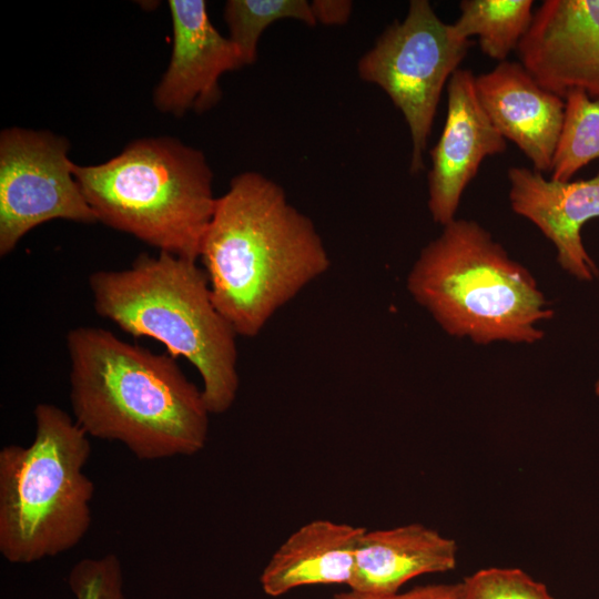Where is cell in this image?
<instances>
[{"instance_id":"obj_1","label":"cell","mask_w":599,"mask_h":599,"mask_svg":"<svg viewBox=\"0 0 599 599\" xmlns=\"http://www.w3.org/2000/svg\"><path fill=\"white\" fill-rule=\"evenodd\" d=\"M199 258L215 307L243 337L257 336L331 266L312 220L258 172L237 174L216 199Z\"/></svg>"},{"instance_id":"obj_2","label":"cell","mask_w":599,"mask_h":599,"mask_svg":"<svg viewBox=\"0 0 599 599\" xmlns=\"http://www.w3.org/2000/svg\"><path fill=\"white\" fill-rule=\"evenodd\" d=\"M67 349L73 418L88 436L119 441L139 460L205 447L211 413L175 357L93 326L69 331Z\"/></svg>"},{"instance_id":"obj_3","label":"cell","mask_w":599,"mask_h":599,"mask_svg":"<svg viewBox=\"0 0 599 599\" xmlns=\"http://www.w3.org/2000/svg\"><path fill=\"white\" fill-rule=\"evenodd\" d=\"M197 261L141 253L129 268L89 276L95 313L134 337H151L199 372L211 414L234 404L240 377L236 333L215 307Z\"/></svg>"},{"instance_id":"obj_4","label":"cell","mask_w":599,"mask_h":599,"mask_svg":"<svg viewBox=\"0 0 599 599\" xmlns=\"http://www.w3.org/2000/svg\"><path fill=\"white\" fill-rule=\"evenodd\" d=\"M420 252L407 290L449 335L532 344L554 311L529 271L475 221L457 220Z\"/></svg>"},{"instance_id":"obj_5","label":"cell","mask_w":599,"mask_h":599,"mask_svg":"<svg viewBox=\"0 0 599 599\" xmlns=\"http://www.w3.org/2000/svg\"><path fill=\"white\" fill-rule=\"evenodd\" d=\"M72 174L98 222L199 260L217 199L202 151L172 136L143 138L106 162L72 163Z\"/></svg>"},{"instance_id":"obj_6","label":"cell","mask_w":599,"mask_h":599,"mask_svg":"<svg viewBox=\"0 0 599 599\" xmlns=\"http://www.w3.org/2000/svg\"><path fill=\"white\" fill-rule=\"evenodd\" d=\"M33 415L32 443L0 450V554L17 565L72 549L92 520L88 434L53 404H38Z\"/></svg>"},{"instance_id":"obj_7","label":"cell","mask_w":599,"mask_h":599,"mask_svg":"<svg viewBox=\"0 0 599 599\" xmlns=\"http://www.w3.org/2000/svg\"><path fill=\"white\" fill-rule=\"evenodd\" d=\"M470 47L429 1L412 0L406 17L393 22L358 61L361 79L382 88L404 115L412 138V174L424 169L443 89Z\"/></svg>"},{"instance_id":"obj_8","label":"cell","mask_w":599,"mask_h":599,"mask_svg":"<svg viewBox=\"0 0 599 599\" xmlns=\"http://www.w3.org/2000/svg\"><path fill=\"white\" fill-rule=\"evenodd\" d=\"M64 136L48 130L8 128L0 133V255L52 220L95 223L68 156Z\"/></svg>"},{"instance_id":"obj_9","label":"cell","mask_w":599,"mask_h":599,"mask_svg":"<svg viewBox=\"0 0 599 599\" xmlns=\"http://www.w3.org/2000/svg\"><path fill=\"white\" fill-rule=\"evenodd\" d=\"M517 50L547 91L599 99V0H545Z\"/></svg>"},{"instance_id":"obj_10","label":"cell","mask_w":599,"mask_h":599,"mask_svg":"<svg viewBox=\"0 0 599 599\" xmlns=\"http://www.w3.org/2000/svg\"><path fill=\"white\" fill-rule=\"evenodd\" d=\"M173 44L170 63L153 93L155 108L175 116L202 113L219 103L220 78L244 67L230 38L210 20L204 0H170Z\"/></svg>"},{"instance_id":"obj_11","label":"cell","mask_w":599,"mask_h":599,"mask_svg":"<svg viewBox=\"0 0 599 599\" xmlns=\"http://www.w3.org/2000/svg\"><path fill=\"white\" fill-rule=\"evenodd\" d=\"M470 70L458 69L447 83V113L438 142L430 151L428 209L445 226L455 220L463 193L481 162L502 153L506 139L483 109Z\"/></svg>"},{"instance_id":"obj_12","label":"cell","mask_w":599,"mask_h":599,"mask_svg":"<svg viewBox=\"0 0 599 599\" xmlns=\"http://www.w3.org/2000/svg\"><path fill=\"white\" fill-rule=\"evenodd\" d=\"M512 211L534 223L554 244L557 262L579 281L599 275L587 253L581 229L599 219V171L588 180L555 181L525 166L508 170Z\"/></svg>"},{"instance_id":"obj_13","label":"cell","mask_w":599,"mask_h":599,"mask_svg":"<svg viewBox=\"0 0 599 599\" xmlns=\"http://www.w3.org/2000/svg\"><path fill=\"white\" fill-rule=\"evenodd\" d=\"M479 102L498 132L514 142L534 170L551 171L565 100L538 84L520 62H499L475 77Z\"/></svg>"},{"instance_id":"obj_14","label":"cell","mask_w":599,"mask_h":599,"mask_svg":"<svg viewBox=\"0 0 599 599\" xmlns=\"http://www.w3.org/2000/svg\"><path fill=\"white\" fill-rule=\"evenodd\" d=\"M455 540L422 524L363 532L355 556L349 589L390 596L407 581L456 566Z\"/></svg>"},{"instance_id":"obj_15","label":"cell","mask_w":599,"mask_h":599,"mask_svg":"<svg viewBox=\"0 0 599 599\" xmlns=\"http://www.w3.org/2000/svg\"><path fill=\"white\" fill-rule=\"evenodd\" d=\"M365 528L329 519H315L294 531L274 551L260 582L271 597L303 586L346 583L355 565Z\"/></svg>"},{"instance_id":"obj_16","label":"cell","mask_w":599,"mask_h":599,"mask_svg":"<svg viewBox=\"0 0 599 599\" xmlns=\"http://www.w3.org/2000/svg\"><path fill=\"white\" fill-rule=\"evenodd\" d=\"M532 6V0H463L451 24L463 39L477 35L481 51L504 62L530 28Z\"/></svg>"},{"instance_id":"obj_17","label":"cell","mask_w":599,"mask_h":599,"mask_svg":"<svg viewBox=\"0 0 599 599\" xmlns=\"http://www.w3.org/2000/svg\"><path fill=\"white\" fill-rule=\"evenodd\" d=\"M564 100V121L550 179L567 182L580 169L599 159V99L572 90Z\"/></svg>"},{"instance_id":"obj_18","label":"cell","mask_w":599,"mask_h":599,"mask_svg":"<svg viewBox=\"0 0 599 599\" xmlns=\"http://www.w3.org/2000/svg\"><path fill=\"white\" fill-rule=\"evenodd\" d=\"M281 19H295L312 27L317 24L311 3L305 0L226 1L224 20L230 30L229 38L238 49L244 65L255 62L261 34Z\"/></svg>"},{"instance_id":"obj_19","label":"cell","mask_w":599,"mask_h":599,"mask_svg":"<svg viewBox=\"0 0 599 599\" xmlns=\"http://www.w3.org/2000/svg\"><path fill=\"white\" fill-rule=\"evenodd\" d=\"M456 599H554L546 586L518 568H487L458 583Z\"/></svg>"},{"instance_id":"obj_20","label":"cell","mask_w":599,"mask_h":599,"mask_svg":"<svg viewBox=\"0 0 599 599\" xmlns=\"http://www.w3.org/2000/svg\"><path fill=\"white\" fill-rule=\"evenodd\" d=\"M67 580L75 599H126L121 560L114 554L79 560Z\"/></svg>"},{"instance_id":"obj_21","label":"cell","mask_w":599,"mask_h":599,"mask_svg":"<svg viewBox=\"0 0 599 599\" xmlns=\"http://www.w3.org/2000/svg\"><path fill=\"white\" fill-rule=\"evenodd\" d=\"M458 583H430L390 596H375L355 590L335 593L331 599H456Z\"/></svg>"},{"instance_id":"obj_22","label":"cell","mask_w":599,"mask_h":599,"mask_svg":"<svg viewBox=\"0 0 599 599\" xmlns=\"http://www.w3.org/2000/svg\"><path fill=\"white\" fill-rule=\"evenodd\" d=\"M311 7L317 23L341 26L348 21L353 3L348 0H315Z\"/></svg>"},{"instance_id":"obj_23","label":"cell","mask_w":599,"mask_h":599,"mask_svg":"<svg viewBox=\"0 0 599 599\" xmlns=\"http://www.w3.org/2000/svg\"><path fill=\"white\" fill-rule=\"evenodd\" d=\"M595 393L599 396V379L595 384Z\"/></svg>"}]
</instances>
